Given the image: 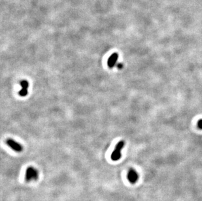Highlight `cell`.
Listing matches in <instances>:
<instances>
[{
    "label": "cell",
    "mask_w": 202,
    "mask_h": 201,
    "mask_svg": "<svg viewBox=\"0 0 202 201\" xmlns=\"http://www.w3.org/2000/svg\"><path fill=\"white\" fill-rule=\"evenodd\" d=\"M6 144L9 146L12 149L16 152H21L23 150V146L18 142L12 139H7L6 141Z\"/></svg>",
    "instance_id": "3"
},
{
    "label": "cell",
    "mask_w": 202,
    "mask_h": 201,
    "mask_svg": "<svg viewBox=\"0 0 202 201\" xmlns=\"http://www.w3.org/2000/svg\"><path fill=\"white\" fill-rule=\"evenodd\" d=\"M124 141L121 140L120 141V142L117 144V146H116L114 151L113 152L112 154H111V159L114 161H118L120 158L122 157V153H121V151L122 148L124 146Z\"/></svg>",
    "instance_id": "2"
},
{
    "label": "cell",
    "mask_w": 202,
    "mask_h": 201,
    "mask_svg": "<svg viewBox=\"0 0 202 201\" xmlns=\"http://www.w3.org/2000/svg\"><path fill=\"white\" fill-rule=\"evenodd\" d=\"M118 54L117 52L113 53L109 58L108 61H107V65H108L110 69H112V68H113L115 66L116 63H117L118 60Z\"/></svg>",
    "instance_id": "6"
},
{
    "label": "cell",
    "mask_w": 202,
    "mask_h": 201,
    "mask_svg": "<svg viewBox=\"0 0 202 201\" xmlns=\"http://www.w3.org/2000/svg\"><path fill=\"white\" fill-rule=\"evenodd\" d=\"M197 128H198V129L202 130V119H199L198 121H197Z\"/></svg>",
    "instance_id": "7"
},
{
    "label": "cell",
    "mask_w": 202,
    "mask_h": 201,
    "mask_svg": "<svg viewBox=\"0 0 202 201\" xmlns=\"http://www.w3.org/2000/svg\"><path fill=\"white\" fill-rule=\"evenodd\" d=\"M20 85L22 87V89L19 92V95L21 97H26L28 93V89L29 87V83L27 80H23L20 82Z\"/></svg>",
    "instance_id": "5"
},
{
    "label": "cell",
    "mask_w": 202,
    "mask_h": 201,
    "mask_svg": "<svg viewBox=\"0 0 202 201\" xmlns=\"http://www.w3.org/2000/svg\"><path fill=\"white\" fill-rule=\"evenodd\" d=\"M39 178V172L37 169L32 167V166H29L26 170L25 174V180L27 182H29L32 181H36Z\"/></svg>",
    "instance_id": "1"
},
{
    "label": "cell",
    "mask_w": 202,
    "mask_h": 201,
    "mask_svg": "<svg viewBox=\"0 0 202 201\" xmlns=\"http://www.w3.org/2000/svg\"><path fill=\"white\" fill-rule=\"evenodd\" d=\"M122 67V63H118V67Z\"/></svg>",
    "instance_id": "8"
},
{
    "label": "cell",
    "mask_w": 202,
    "mask_h": 201,
    "mask_svg": "<svg viewBox=\"0 0 202 201\" xmlns=\"http://www.w3.org/2000/svg\"><path fill=\"white\" fill-rule=\"evenodd\" d=\"M139 176L138 174L136 172V171L134 169H131L128 173V181L130 182L132 184L134 183H135L137 180H138Z\"/></svg>",
    "instance_id": "4"
}]
</instances>
